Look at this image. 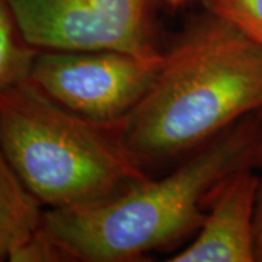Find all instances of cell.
I'll list each match as a JSON object with an SVG mask.
<instances>
[{"mask_svg":"<svg viewBox=\"0 0 262 262\" xmlns=\"http://www.w3.org/2000/svg\"><path fill=\"white\" fill-rule=\"evenodd\" d=\"M261 177L244 168L223 179L208 198L195 239L170 262H253L255 211Z\"/></svg>","mask_w":262,"mask_h":262,"instance_id":"obj_6","label":"cell"},{"mask_svg":"<svg viewBox=\"0 0 262 262\" xmlns=\"http://www.w3.org/2000/svg\"><path fill=\"white\" fill-rule=\"evenodd\" d=\"M0 140L24 185L50 208L96 204L149 178L114 127L67 110L29 77L0 91Z\"/></svg>","mask_w":262,"mask_h":262,"instance_id":"obj_3","label":"cell"},{"mask_svg":"<svg viewBox=\"0 0 262 262\" xmlns=\"http://www.w3.org/2000/svg\"><path fill=\"white\" fill-rule=\"evenodd\" d=\"M166 2H168L169 6H172V8H179V6H184L185 3L191 2V0H166Z\"/></svg>","mask_w":262,"mask_h":262,"instance_id":"obj_11","label":"cell"},{"mask_svg":"<svg viewBox=\"0 0 262 262\" xmlns=\"http://www.w3.org/2000/svg\"><path fill=\"white\" fill-rule=\"evenodd\" d=\"M162 61L163 54L47 50L37 53L29 79L67 110L114 127L149 92Z\"/></svg>","mask_w":262,"mask_h":262,"instance_id":"obj_5","label":"cell"},{"mask_svg":"<svg viewBox=\"0 0 262 262\" xmlns=\"http://www.w3.org/2000/svg\"><path fill=\"white\" fill-rule=\"evenodd\" d=\"M210 15L262 47V0H203Z\"/></svg>","mask_w":262,"mask_h":262,"instance_id":"obj_9","label":"cell"},{"mask_svg":"<svg viewBox=\"0 0 262 262\" xmlns=\"http://www.w3.org/2000/svg\"><path fill=\"white\" fill-rule=\"evenodd\" d=\"M19 32L8 0H0V91L29 77L37 56Z\"/></svg>","mask_w":262,"mask_h":262,"instance_id":"obj_8","label":"cell"},{"mask_svg":"<svg viewBox=\"0 0 262 262\" xmlns=\"http://www.w3.org/2000/svg\"><path fill=\"white\" fill-rule=\"evenodd\" d=\"M253 114H262V47L210 15L163 54L149 92L114 130L144 165L201 147Z\"/></svg>","mask_w":262,"mask_h":262,"instance_id":"obj_2","label":"cell"},{"mask_svg":"<svg viewBox=\"0 0 262 262\" xmlns=\"http://www.w3.org/2000/svg\"><path fill=\"white\" fill-rule=\"evenodd\" d=\"M255 252H256V261L262 262V177L259 182L258 200H256V211H255Z\"/></svg>","mask_w":262,"mask_h":262,"instance_id":"obj_10","label":"cell"},{"mask_svg":"<svg viewBox=\"0 0 262 262\" xmlns=\"http://www.w3.org/2000/svg\"><path fill=\"white\" fill-rule=\"evenodd\" d=\"M42 213L41 203L20 181L0 140V261H12L32 239Z\"/></svg>","mask_w":262,"mask_h":262,"instance_id":"obj_7","label":"cell"},{"mask_svg":"<svg viewBox=\"0 0 262 262\" xmlns=\"http://www.w3.org/2000/svg\"><path fill=\"white\" fill-rule=\"evenodd\" d=\"M29 46L61 51L162 54L155 46L156 0H8Z\"/></svg>","mask_w":262,"mask_h":262,"instance_id":"obj_4","label":"cell"},{"mask_svg":"<svg viewBox=\"0 0 262 262\" xmlns=\"http://www.w3.org/2000/svg\"><path fill=\"white\" fill-rule=\"evenodd\" d=\"M262 114L249 115L160 179H144L105 201L50 208L35 233L39 261L130 262L198 232L215 187L262 165Z\"/></svg>","mask_w":262,"mask_h":262,"instance_id":"obj_1","label":"cell"}]
</instances>
